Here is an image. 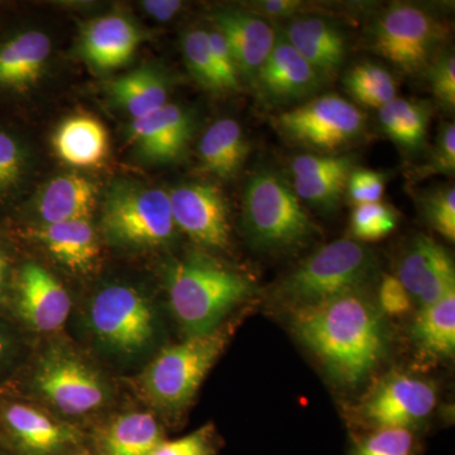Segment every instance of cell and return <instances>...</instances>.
Here are the masks:
<instances>
[{"label":"cell","mask_w":455,"mask_h":455,"mask_svg":"<svg viewBox=\"0 0 455 455\" xmlns=\"http://www.w3.org/2000/svg\"><path fill=\"white\" fill-rule=\"evenodd\" d=\"M293 329L341 382L358 383L385 349L381 313L362 290L299 307Z\"/></svg>","instance_id":"obj_1"},{"label":"cell","mask_w":455,"mask_h":455,"mask_svg":"<svg viewBox=\"0 0 455 455\" xmlns=\"http://www.w3.org/2000/svg\"><path fill=\"white\" fill-rule=\"evenodd\" d=\"M167 284L171 307L188 337L217 331L228 313L252 291L247 278L204 257L173 265Z\"/></svg>","instance_id":"obj_2"},{"label":"cell","mask_w":455,"mask_h":455,"mask_svg":"<svg viewBox=\"0 0 455 455\" xmlns=\"http://www.w3.org/2000/svg\"><path fill=\"white\" fill-rule=\"evenodd\" d=\"M243 223L251 241L265 250L298 247L315 232L291 185L274 170L257 171L245 185Z\"/></svg>","instance_id":"obj_3"},{"label":"cell","mask_w":455,"mask_h":455,"mask_svg":"<svg viewBox=\"0 0 455 455\" xmlns=\"http://www.w3.org/2000/svg\"><path fill=\"white\" fill-rule=\"evenodd\" d=\"M372 253L352 239H340L324 245L311 254L281 283L283 300L309 307L362 290L373 274Z\"/></svg>","instance_id":"obj_4"},{"label":"cell","mask_w":455,"mask_h":455,"mask_svg":"<svg viewBox=\"0 0 455 455\" xmlns=\"http://www.w3.org/2000/svg\"><path fill=\"white\" fill-rule=\"evenodd\" d=\"M108 241L122 247L146 248L169 243L175 233L169 193L131 181L110 187L101 214Z\"/></svg>","instance_id":"obj_5"},{"label":"cell","mask_w":455,"mask_h":455,"mask_svg":"<svg viewBox=\"0 0 455 455\" xmlns=\"http://www.w3.org/2000/svg\"><path fill=\"white\" fill-rule=\"evenodd\" d=\"M227 343V334L188 337L164 349L147 368L143 387L148 397L164 409L179 410L196 396L206 374L214 366Z\"/></svg>","instance_id":"obj_6"},{"label":"cell","mask_w":455,"mask_h":455,"mask_svg":"<svg viewBox=\"0 0 455 455\" xmlns=\"http://www.w3.org/2000/svg\"><path fill=\"white\" fill-rule=\"evenodd\" d=\"M447 29L425 9L392 4L371 28L373 49L407 74L425 70L433 61Z\"/></svg>","instance_id":"obj_7"},{"label":"cell","mask_w":455,"mask_h":455,"mask_svg":"<svg viewBox=\"0 0 455 455\" xmlns=\"http://www.w3.org/2000/svg\"><path fill=\"white\" fill-rule=\"evenodd\" d=\"M364 114L335 94L313 99L277 116L278 130L292 142L320 152L348 146L364 130Z\"/></svg>","instance_id":"obj_8"},{"label":"cell","mask_w":455,"mask_h":455,"mask_svg":"<svg viewBox=\"0 0 455 455\" xmlns=\"http://www.w3.org/2000/svg\"><path fill=\"white\" fill-rule=\"evenodd\" d=\"M89 322L99 339L124 353L145 348L155 334L151 305L125 284H110L95 295L89 307Z\"/></svg>","instance_id":"obj_9"},{"label":"cell","mask_w":455,"mask_h":455,"mask_svg":"<svg viewBox=\"0 0 455 455\" xmlns=\"http://www.w3.org/2000/svg\"><path fill=\"white\" fill-rule=\"evenodd\" d=\"M36 383L64 414H86L106 401V386L98 374L80 359L66 353L47 355L38 367Z\"/></svg>","instance_id":"obj_10"},{"label":"cell","mask_w":455,"mask_h":455,"mask_svg":"<svg viewBox=\"0 0 455 455\" xmlns=\"http://www.w3.org/2000/svg\"><path fill=\"white\" fill-rule=\"evenodd\" d=\"M173 223L197 244L226 248L229 243V211L220 188L190 182L169 193Z\"/></svg>","instance_id":"obj_11"},{"label":"cell","mask_w":455,"mask_h":455,"mask_svg":"<svg viewBox=\"0 0 455 455\" xmlns=\"http://www.w3.org/2000/svg\"><path fill=\"white\" fill-rule=\"evenodd\" d=\"M435 390L410 376H394L377 387L364 403V416L377 429H407L431 414Z\"/></svg>","instance_id":"obj_12"},{"label":"cell","mask_w":455,"mask_h":455,"mask_svg":"<svg viewBox=\"0 0 455 455\" xmlns=\"http://www.w3.org/2000/svg\"><path fill=\"white\" fill-rule=\"evenodd\" d=\"M396 277L420 309L455 289L453 259L442 245L424 235L416 236L403 254Z\"/></svg>","instance_id":"obj_13"},{"label":"cell","mask_w":455,"mask_h":455,"mask_svg":"<svg viewBox=\"0 0 455 455\" xmlns=\"http://www.w3.org/2000/svg\"><path fill=\"white\" fill-rule=\"evenodd\" d=\"M17 305L20 315L32 328L53 331L65 324L71 300L65 287L37 263H27L16 278Z\"/></svg>","instance_id":"obj_14"},{"label":"cell","mask_w":455,"mask_h":455,"mask_svg":"<svg viewBox=\"0 0 455 455\" xmlns=\"http://www.w3.org/2000/svg\"><path fill=\"white\" fill-rule=\"evenodd\" d=\"M253 84L267 100L291 103L314 94L322 85V77L283 36H278Z\"/></svg>","instance_id":"obj_15"},{"label":"cell","mask_w":455,"mask_h":455,"mask_svg":"<svg viewBox=\"0 0 455 455\" xmlns=\"http://www.w3.org/2000/svg\"><path fill=\"white\" fill-rule=\"evenodd\" d=\"M193 130V116L178 104L167 103L157 112L133 119L130 137L146 160L166 164L184 154Z\"/></svg>","instance_id":"obj_16"},{"label":"cell","mask_w":455,"mask_h":455,"mask_svg":"<svg viewBox=\"0 0 455 455\" xmlns=\"http://www.w3.org/2000/svg\"><path fill=\"white\" fill-rule=\"evenodd\" d=\"M355 169V157L352 155L298 156L291 164L293 191L310 205L331 211L346 193Z\"/></svg>","instance_id":"obj_17"},{"label":"cell","mask_w":455,"mask_h":455,"mask_svg":"<svg viewBox=\"0 0 455 455\" xmlns=\"http://www.w3.org/2000/svg\"><path fill=\"white\" fill-rule=\"evenodd\" d=\"M215 29L226 38L239 75L254 82L274 49L276 33L267 20L244 9H227L212 16Z\"/></svg>","instance_id":"obj_18"},{"label":"cell","mask_w":455,"mask_h":455,"mask_svg":"<svg viewBox=\"0 0 455 455\" xmlns=\"http://www.w3.org/2000/svg\"><path fill=\"white\" fill-rule=\"evenodd\" d=\"M51 41L44 32L20 31L0 41V92L22 94L44 75Z\"/></svg>","instance_id":"obj_19"},{"label":"cell","mask_w":455,"mask_h":455,"mask_svg":"<svg viewBox=\"0 0 455 455\" xmlns=\"http://www.w3.org/2000/svg\"><path fill=\"white\" fill-rule=\"evenodd\" d=\"M140 29L127 17L108 14L95 18L84 28L80 51L99 70H113L127 64L140 44Z\"/></svg>","instance_id":"obj_20"},{"label":"cell","mask_w":455,"mask_h":455,"mask_svg":"<svg viewBox=\"0 0 455 455\" xmlns=\"http://www.w3.org/2000/svg\"><path fill=\"white\" fill-rule=\"evenodd\" d=\"M283 36L322 79L337 74L346 59L344 36L323 18H295Z\"/></svg>","instance_id":"obj_21"},{"label":"cell","mask_w":455,"mask_h":455,"mask_svg":"<svg viewBox=\"0 0 455 455\" xmlns=\"http://www.w3.org/2000/svg\"><path fill=\"white\" fill-rule=\"evenodd\" d=\"M32 238L40 242L51 256L75 272H88L99 259L97 233L89 220L46 224L31 229Z\"/></svg>","instance_id":"obj_22"},{"label":"cell","mask_w":455,"mask_h":455,"mask_svg":"<svg viewBox=\"0 0 455 455\" xmlns=\"http://www.w3.org/2000/svg\"><path fill=\"white\" fill-rule=\"evenodd\" d=\"M98 188L76 173L59 176L44 187L36 202V212L46 224L89 220L97 206Z\"/></svg>","instance_id":"obj_23"},{"label":"cell","mask_w":455,"mask_h":455,"mask_svg":"<svg viewBox=\"0 0 455 455\" xmlns=\"http://www.w3.org/2000/svg\"><path fill=\"white\" fill-rule=\"evenodd\" d=\"M52 143L60 160L82 169L103 164L109 154L107 128L86 114L65 119L53 134Z\"/></svg>","instance_id":"obj_24"},{"label":"cell","mask_w":455,"mask_h":455,"mask_svg":"<svg viewBox=\"0 0 455 455\" xmlns=\"http://www.w3.org/2000/svg\"><path fill=\"white\" fill-rule=\"evenodd\" d=\"M4 418L14 438L29 454L52 455L75 443L73 430L56 424L35 407L9 406Z\"/></svg>","instance_id":"obj_25"},{"label":"cell","mask_w":455,"mask_h":455,"mask_svg":"<svg viewBox=\"0 0 455 455\" xmlns=\"http://www.w3.org/2000/svg\"><path fill=\"white\" fill-rule=\"evenodd\" d=\"M248 149L241 125L233 119H220L209 127L200 140V161L212 175L229 180L243 167Z\"/></svg>","instance_id":"obj_26"},{"label":"cell","mask_w":455,"mask_h":455,"mask_svg":"<svg viewBox=\"0 0 455 455\" xmlns=\"http://www.w3.org/2000/svg\"><path fill=\"white\" fill-rule=\"evenodd\" d=\"M110 97L130 114L140 119L157 112L169 101V85L164 75L151 68H140L123 75L108 86Z\"/></svg>","instance_id":"obj_27"},{"label":"cell","mask_w":455,"mask_h":455,"mask_svg":"<svg viewBox=\"0 0 455 455\" xmlns=\"http://www.w3.org/2000/svg\"><path fill=\"white\" fill-rule=\"evenodd\" d=\"M163 444L160 427L154 416L133 412L123 415L106 431V455H154Z\"/></svg>","instance_id":"obj_28"},{"label":"cell","mask_w":455,"mask_h":455,"mask_svg":"<svg viewBox=\"0 0 455 455\" xmlns=\"http://www.w3.org/2000/svg\"><path fill=\"white\" fill-rule=\"evenodd\" d=\"M430 114V106L425 101L395 98L379 109V119L382 131L397 146L416 151L427 140Z\"/></svg>","instance_id":"obj_29"},{"label":"cell","mask_w":455,"mask_h":455,"mask_svg":"<svg viewBox=\"0 0 455 455\" xmlns=\"http://www.w3.org/2000/svg\"><path fill=\"white\" fill-rule=\"evenodd\" d=\"M412 334L427 353L451 357L455 350V289L429 307H421Z\"/></svg>","instance_id":"obj_30"},{"label":"cell","mask_w":455,"mask_h":455,"mask_svg":"<svg viewBox=\"0 0 455 455\" xmlns=\"http://www.w3.org/2000/svg\"><path fill=\"white\" fill-rule=\"evenodd\" d=\"M350 95L364 107L381 109L396 98V83L382 66L364 62L350 68L344 77Z\"/></svg>","instance_id":"obj_31"},{"label":"cell","mask_w":455,"mask_h":455,"mask_svg":"<svg viewBox=\"0 0 455 455\" xmlns=\"http://www.w3.org/2000/svg\"><path fill=\"white\" fill-rule=\"evenodd\" d=\"M182 52L188 71L200 85L212 92H224L214 57L212 55L208 31L193 29L185 33L182 37Z\"/></svg>","instance_id":"obj_32"},{"label":"cell","mask_w":455,"mask_h":455,"mask_svg":"<svg viewBox=\"0 0 455 455\" xmlns=\"http://www.w3.org/2000/svg\"><path fill=\"white\" fill-rule=\"evenodd\" d=\"M28 154L16 134L0 125V202L22 185L28 171Z\"/></svg>","instance_id":"obj_33"},{"label":"cell","mask_w":455,"mask_h":455,"mask_svg":"<svg viewBox=\"0 0 455 455\" xmlns=\"http://www.w3.org/2000/svg\"><path fill=\"white\" fill-rule=\"evenodd\" d=\"M396 224V212L381 202L355 205L352 214V233L361 241H379L390 235Z\"/></svg>","instance_id":"obj_34"},{"label":"cell","mask_w":455,"mask_h":455,"mask_svg":"<svg viewBox=\"0 0 455 455\" xmlns=\"http://www.w3.org/2000/svg\"><path fill=\"white\" fill-rule=\"evenodd\" d=\"M421 209L430 226L447 238L455 239V188H435L420 196Z\"/></svg>","instance_id":"obj_35"},{"label":"cell","mask_w":455,"mask_h":455,"mask_svg":"<svg viewBox=\"0 0 455 455\" xmlns=\"http://www.w3.org/2000/svg\"><path fill=\"white\" fill-rule=\"evenodd\" d=\"M414 434L407 429H377L357 443L350 455H415Z\"/></svg>","instance_id":"obj_36"},{"label":"cell","mask_w":455,"mask_h":455,"mask_svg":"<svg viewBox=\"0 0 455 455\" xmlns=\"http://www.w3.org/2000/svg\"><path fill=\"white\" fill-rule=\"evenodd\" d=\"M455 171V127L454 123H445L440 128L435 145L427 164L414 171L412 179L423 180L433 175H453Z\"/></svg>","instance_id":"obj_37"},{"label":"cell","mask_w":455,"mask_h":455,"mask_svg":"<svg viewBox=\"0 0 455 455\" xmlns=\"http://www.w3.org/2000/svg\"><path fill=\"white\" fill-rule=\"evenodd\" d=\"M431 92L448 110L455 107V57L451 52L434 57L427 68Z\"/></svg>","instance_id":"obj_38"},{"label":"cell","mask_w":455,"mask_h":455,"mask_svg":"<svg viewBox=\"0 0 455 455\" xmlns=\"http://www.w3.org/2000/svg\"><path fill=\"white\" fill-rule=\"evenodd\" d=\"M387 176L377 171L355 169L350 173L347 193L355 205L381 202Z\"/></svg>","instance_id":"obj_39"},{"label":"cell","mask_w":455,"mask_h":455,"mask_svg":"<svg viewBox=\"0 0 455 455\" xmlns=\"http://www.w3.org/2000/svg\"><path fill=\"white\" fill-rule=\"evenodd\" d=\"M209 44L212 55L214 57L215 66L218 68L224 92H235L239 89V73L232 50L224 36L220 31L208 32Z\"/></svg>","instance_id":"obj_40"},{"label":"cell","mask_w":455,"mask_h":455,"mask_svg":"<svg viewBox=\"0 0 455 455\" xmlns=\"http://www.w3.org/2000/svg\"><path fill=\"white\" fill-rule=\"evenodd\" d=\"M212 431L208 427L194 431L193 434L172 440L163 442L154 455H215Z\"/></svg>","instance_id":"obj_41"},{"label":"cell","mask_w":455,"mask_h":455,"mask_svg":"<svg viewBox=\"0 0 455 455\" xmlns=\"http://www.w3.org/2000/svg\"><path fill=\"white\" fill-rule=\"evenodd\" d=\"M379 309L388 315L398 316L411 307L412 299L396 276H383L379 290Z\"/></svg>","instance_id":"obj_42"},{"label":"cell","mask_w":455,"mask_h":455,"mask_svg":"<svg viewBox=\"0 0 455 455\" xmlns=\"http://www.w3.org/2000/svg\"><path fill=\"white\" fill-rule=\"evenodd\" d=\"M301 3L298 0H259L251 3V13L260 18H290L298 13Z\"/></svg>","instance_id":"obj_43"},{"label":"cell","mask_w":455,"mask_h":455,"mask_svg":"<svg viewBox=\"0 0 455 455\" xmlns=\"http://www.w3.org/2000/svg\"><path fill=\"white\" fill-rule=\"evenodd\" d=\"M142 7L147 13L160 22H167L172 20L182 8V2L178 0H147L142 3Z\"/></svg>","instance_id":"obj_44"},{"label":"cell","mask_w":455,"mask_h":455,"mask_svg":"<svg viewBox=\"0 0 455 455\" xmlns=\"http://www.w3.org/2000/svg\"><path fill=\"white\" fill-rule=\"evenodd\" d=\"M9 276H11V265H9V256L5 251L4 245L0 242V301L7 292Z\"/></svg>","instance_id":"obj_45"},{"label":"cell","mask_w":455,"mask_h":455,"mask_svg":"<svg viewBox=\"0 0 455 455\" xmlns=\"http://www.w3.org/2000/svg\"><path fill=\"white\" fill-rule=\"evenodd\" d=\"M9 348H11V344H9L8 337L5 335L4 331L0 329V364L7 358Z\"/></svg>","instance_id":"obj_46"},{"label":"cell","mask_w":455,"mask_h":455,"mask_svg":"<svg viewBox=\"0 0 455 455\" xmlns=\"http://www.w3.org/2000/svg\"><path fill=\"white\" fill-rule=\"evenodd\" d=\"M76 455H90L89 453H85V451H83V453H79V454H76Z\"/></svg>","instance_id":"obj_47"}]
</instances>
